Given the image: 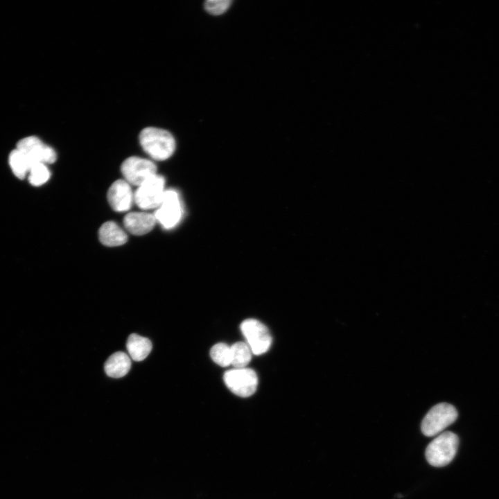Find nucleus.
<instances>
[{
  "label": "nucleus",
  "instance_id": "nucleus-12",
  "mask_svg": "<svg viewBox=\"0 0 499 499\" xmlns=\"http://www.w3.org/2000/svg\"><path fill=\"white\" fill-rule=\"evenodd\" d=\"M98 237L101 243L108 247L119 246L128 240L125 232L112 221L102 225L98 231Z\"/></svg>",
  "mask_w": 499,
  "mask_h": 499
},
{
  "label": "nucleus",
  "instance_id": "nucleus-3",
  "mask_svg": "<svg viewBox=\"0 0 499 499\" xmlns=\"http://www.w3.org/2000/svg\"><path fill=\"white\" fill-rule=\"evenodd\" d=\"M457 416L456 408L451 404L438 403L434 405L424 417L421 422V432L427 437L439 435L456 421Z\"/></svg>",
  "mask_w": 499,
  "mask_h": 499
},
{
  "label": "nucleus",
  "instance_id": "nucleus-18",
  "mask_svg": "<svg viewBox=\"0 0 499 499\" xmlns=\"http://www.w3.org/2000/svg\"><path fill=\"white\" fill-rule=\"evenodd\" d=\"M30 183L39 186L46 183L50 177V171L46 164L38 163L33 166L28 173Z\"/></svg>",
  "mask_w": 499,
  "mask_h": 499
},
{
  "label": "nucleus",
  "instance_id": "nucleus-7",
  "mask_svg": "<svg viewBox=\"0 0 499 499\" xmlns=\"http://www.w3.org/2000/svg\"><path fill=\"white\" fill-rule=\"evenodd\" d=\"M240 330L254 354L260 355L268 350L272 337L268 328L261 322L254 319H245L240 324Z\"/></svg>",
  "mask_w": 499,
  "mask_h": 499
},
{
  "label": "nucleus",
  "instance_id": "nucleus-8",
  "mask_svg": "<svg viewBox=\"0 0 499 499\" xmlns=\"http://www.w3.org/2000/svg\"><path fill=\"white\" fill-rule=\"evenodd\" d=\"M156 165L152 161L139 157H130L121 165V173L125 180L137 186L156 175Z\"/></svg>",
  "mask_w": 499,
  "mask_h": 499
},
{
  "label": "nucleus",
  "instance_id": "nucleus-9",
  "mask_svg": "<svg viewBox=\"0 0 499 499\" xmlns=\"http://www.w3.org/2000/svg\"><path fill=\"white\" fill-rule=\"evenodd\" d=\"M17 149L27 157L30 168L38 163L52 164L56 160L55 150L35 136L21 139L17 143Z\"/></svg>",
  "mask_w": 499,
  "mask_h": 499
},
{
  "label": "nucleus",
  "instance_id": "nucleus-2",
  "mask_svg": "<svg viewBox=\"0 0 499 499\" xmlns=\"http://www.w3.org/2000/svg\"><path fill=\"white\" fill-rule=\"evenodd\" d=\"M458 446L459 438L456 434L450 431L441 432L426 447V460L433 466H446L455 457Z\"/></svg>",
  "mask_w": 499,
  "mask_h": 499
},
{
  "label": "nucleus",
  "instance_id": "nucleus-13",
  "mask_svg": "<svg viewBox=\"0 0 499 499\" xmlns=\"http://www.w3.org/2000/svg\"><path fill=\"white\" fill-rule=\"evenodd\" d=\"M130 367V357L123 351H117L107 359L104 365V369L107 376L112 378H121L128 374Z\"/></svg>",
  "mask_w": 499,
  "mask_h": 499
},
{
  "label": "nucleus",
  "instance_id": "nucleus-14",
  "mask_svg": "<svg viewBox=\"0 0 499 499\" xmlns=\"http://www.w3.org/2000/svg\"><path fill=\"white\" fill-rule=\"evenodd\" d=\"M126 347L134 360L141 361L150 353L152 345L148 338L132 333L128 338Z\"/></svg>",
  "mask_w": 499,
  "mask_h": 499
},
{
  "label": "nucleus",
  "instance_id": "nucleus-6",
  "mask_svg": "<svg viewBox=\"0 0 499 499\" xmlns=\"http://www.w3.org/2000/svg\"><path fill=\"white\" fill-rule=\"evenodd\" d=\"M183 213L182 206L177 191H165L161 202L154 213L157 222L165 229L175 227Z\"/></svg>",
  "mask_w": 499,
  "mask_h": 499
},
{
  "label": "nucleus",
  "instance_id": "nucleus-11",
  "mask_svg": "<svg viewBox=\"0 0 499 499\" xmlns=\"http://www.w3.org/2000/svg\"><path fill=\"white\" fill-rule=\"evenodd\" d=\"M157 220L154 214L146 212H131L123 219L125 229L131 234L141 236L150 232Z\"/></svg>",
  "mask_w": 499,
  "mask_h": 499
},
{
  "label": "nucleus",
  "instance_id": "nucleus-16",
  "mask_svg": "<svg viewBox=\"0 0 499 499\" xmlns=\"http://www.w3.org/2000/svg\"><path fill=\"white\" fill-rule=\"evenodd\" d=\"M231 362L235 368H244L250 361L252 351L248 344L238 342L231 347Z\"/></svg>",
  "mask_w": 499,
  "mask_h": 499
},
{
  "label": "nucleus",
  "instance_id": "nucleus-4",
  "mask_svg": "<svg viewBox=\"0 0 499 499\" xmlns=\"http://www.w3.org/2000/svg\"><path fill=\"white\" fill-rule=\"evenodd\" d=\"M164 184V178L157 174L146 180L134 193L136 204L143 210L157 209L165 192Z\"/></svg>",
  "mask_w": 499,
  "mask_h": 499
},
{
  "label": "nucleus",
  "instance_id": "nucleus-17",
  "mask_svg": "<svg viewBox=\"0 0 499 499\" xmlns=\"http://www.w3.org/2000/svg\"><path fill=\"white\" fill-rule=\"evenodd\" d=\"M212 360L222 367H227L231 362V347L225 343H218L210 351Z\"/></svg>",
  "mask_w": 499,
  "mask_h": 499
},
{
  "label": "nucleus",
  "instance_id": "nucleus-15",
  "mask_svg": "<svg viewBox=\"0 0 499 499\" xmlns=\"http://www.w3.org/2000/svg\"><path fill=\"white\" fill-rule=\"evenodd\" d=\"M9 164L15 175L24 179L30 168L27 157L18 149L12 150L9 155Z\"/></svg>",
  "mask_w": 499,
  "mask_h": 499
},
{
  "label": "nucleus",
  "instance_id": "nucleus-10",
  "mask_svg": "<svg viewBox=\"0 0 499 499\" xmlns=\"http://www.w3.org/2000/svg\"><path fill=\"white\" fill-rule=\"evenodd\" d=\"M107 200L114 211L122 212L131 208L134 202V195L129 183L125 180H119L110 187Z\"/></svg>",
  "mask_w": 499,
  "mask_h": 499
},
{
  "label": "nucleus",
  "instance_id": "nucleus-19",
  "mask_svg": "<svg viewBox=\"0 0 499 499\" xmlns=\"http://www.w3.org/2000/svg\"><path fill=\"white\" fill-rule=\"evenodd\" d=\"M231 3L229 0H209L205 2L204 8L209 13L218 15L225 12Z\"/></svg>",
  "mask_w": 499,
  "mask_h": 499
},
{
  "label": "nucleus",
  "instance_id": "nucleus-1",
  "mask_svg": "<svg viewBox=\"0 0 499 499\" xmlns=\"http://www.w3.org/2000/svg\"><path fill=\"white\" fill-rule=\"evenodd\" d=\"M139 142L143 150L155 160H166L175 150L173 135L168 131L158 128L143 129L139 134Z\"/></svg>",
  "mask_w": 499,
  "mask_h": 499
},
{
  "label": "nucleus",
  "instance_id": "nucleus-5",
  "mask_svg": "<svg viewBox=\"0 0 499 499\" xmlns=\"http://www.w3.org/2000/svg\"><path fill=\"white\" fill-rule=\"evenodd\" d=\"M223 379L227 387L240 397L252 395L258 385L257 375L250 368H235L227 371L224 374Z\"/></svg>",
  "mask_w": 499,
  "mask_h": 499
}]
</instances>
